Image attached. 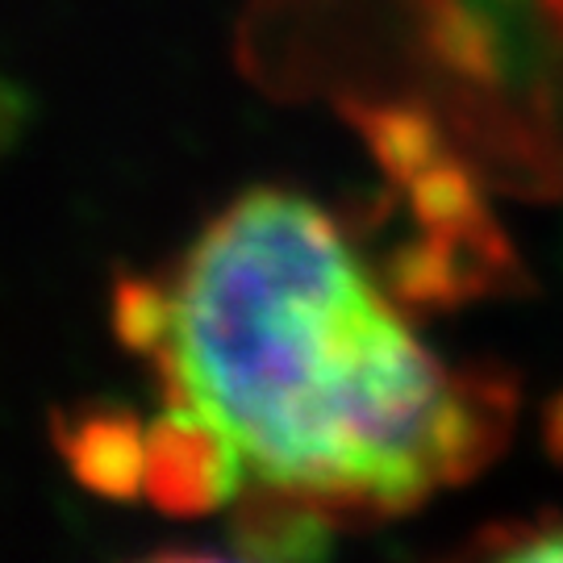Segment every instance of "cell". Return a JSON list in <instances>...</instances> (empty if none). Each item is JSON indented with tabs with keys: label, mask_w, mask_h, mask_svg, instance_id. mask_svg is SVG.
Listing matches in <instances>:
<instances>
[{
	"label": "cell",
	"mask_w": 563,
	"mask_h": 563,
	"mask_svg": "<svg viewBox=\"0 0 563 563\" xmlns=\"http://www.w3.org/2000/svg\"><path fill=\"white\" fill-rule=\"evenodd\" d=\"M151 360L246 472L346 514H405L501 443L509 388L451 372L334 218L280 188L225 205L167 288Z\"/></svg>",
	"instance_id": "6da1fadb"
},
{
	"label": "cell",
	"mask_w": 563,
	"mask_h": 563,
	"mask_svg": "<svg viewBox=\"0 0 563 563\" xmlns=\"http://www.w3.org/2000/svg\"><path fill=\"white\" fill-rule=\"evenodd\" d=\"M246 463L205 413L167 401L146 422V476L142 493L167 514H209L242 493Z\"/></svg>",
	"instance_id": "7a4b0ae2"
},
{
	"label": "cell",
	"mask_w": 563,
	"mask_h": 563,
	"mask_svg": "<svg viewBox=\"0 0 563 563\" xmlns=\"http://www.w3.org/2000/svg\"><path fill=\"white\" fill-rule=\"evenodd\" d=\"M59 451L71 463L76 481L88 484L101 497H139L142 476H146V426L130 418L125 409H80L63 418Z\"/></svg>",
	"instance_id": "3957f363"
},
{
	"label": "cell",
	"mask_w": 563,
	"mask_h": 563,
	"mask_svg": "<svg viewBox=\"0 0 563 563\" xmlns=\"http://www.w3.org/2000/svg\"><path fill=\"white\" fill-rule=\"evenodd\" d=\"M113 325L125 346L155 355L167 330V288L151 280H121L118 301H113Z\"/></svg>",
	"instance_id": "277c9868"
},
{
	"label": "cell",
	"mask_w": 563,
	"mask_h": 563,
	"mask_svg": "<svg viewBox=\"0 0 563 563\" xmlns=\"http://www.w3.org/2000/svg\"><path fill=\"white\" fill-rule=\"evenodd\" d=\"M481 555L497 560H526V563H560L563 560V518H539V522L518 526H493L481 534Z\"/></svg>",
	"instance_id": "5b68a950"
},
{
	"label": "cell",
	"mask_w": 563,
	"mask_h": 563,
	"mask_svg": "<svg viewBox=\"0 0 563 563\" xmlns=\"http://www.w3.org/2000/svg\"><path fill=\"white\" fill-rule=\"evenodd\" d=\"M18 125H21V97L9 84H0V151L13 142Z\"/></svg>",
	"instance_id": "8992f818"
},
{
	"label": "cell",
	"mask_w": 563,
	"mask_h": 563,
	"mask_svg": "<svg viewBox=\"0 0 563 563\" xmlns=\"http://www.w3.org/2000/svg\"><path fill=\"white\" fill-rule=\"evenodd\" d=\"M547 446L555 460H563V397H555V405L547 409Z\"/></svg>",
	"instance_id": "52a82bcc"
}]
</instances>
